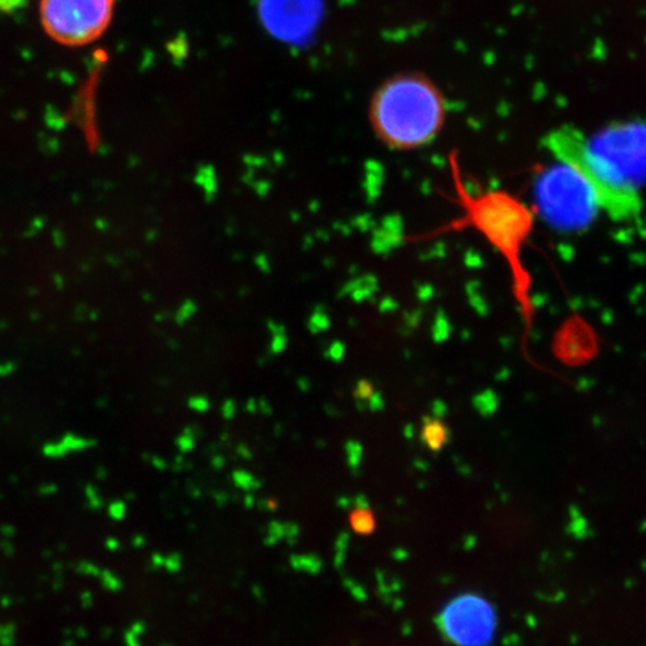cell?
<instances>
[{"instance_id":"cell-8","label":"cell","mask_w":646,"mask_h":646,"mask_svg":"<svg viewBox=\"0 0 646 646\" xmlns=\"http://www.w3.org/2000/svg\"><path fill=\"white\" fill-rule=\"evenodd\" d=\"M349 522L352 530L356 534H361V536H370L371 533L376 531V516L370 509H365V507H356L355 510H352Z\"/></svg>"},{"instance_id":"cell-4","label":"cell","mask_w":646,"mask_h":646,"mask_svg":"<svg viewBox=\"0 0 646 646\" xmlns=\"http://www.w3.org/2000/svg\"><path fill=\"white\" fill-rule=\"evenodd\" d=\"M536 198L543 219L555 228H585L600 210L587 181L561 162L540 175Z\"/></svg>"},{"instance_id":"cell-6","label":"cell","mask_w":646,"mask_h":646,"mask_svg":"<svg viewBox=\"0 0 646 646\" xmlns=\"http://www.w3.org/2000/svg\"><path fill=\"white\" fill-rule=\"evenodd\" d=\"M495 626L494 609L478 596L458 597L442 614L443 633L457 646L491 644Z\"/></svg>"},{"instance_id":"cell-1","label":"cell","mask_w":646,"mask_h":646,"mask_svg":"<svg viewBox=\"0 0 646 646\" xmlns=\"http://www.w3.org/2000/svg\"><path fill=\"white\" fill-rule=\"evenodd\" d=\"M546 149L575 169L590 186L600 210L614 220H632L642 208L646 186V122H615L585 137L573 126L546 135Z\"/></svg>"},{"instance_id":"cell-2","label":"cell","mask_w":646,"mask_h":646,"mask_svg":"<svg viewBox=\"0 0 646 646\" xmlns=\"http://www.w3.org/2000/svg\"><path fill=\"white\" fill-rule=\"evenodd\" d=\"M451 171L454 178L457 202L461 216L446 225L443 232L475 229L482 235L495 252L506 261L512 277L513 295L521 310L525 325L530 329L533 322L534 307L531 301L533 280L524 267L522 252L534 228V214L524 202L504 190L488 192H469L461 177L460 165L455 155L451 156Z\"/></svg>"},{"instance_id":"cell-5","label":"cell","mask_w":646,"mask_h":646,"mask_svg":"<svg viewBox=\"0 0 646 646\" xmlns=\"http://www.w3.org/2000/svg\"><path fill=\"white\" fill-rule=\"evenodd\" d=\"M116 0H41L45 33L63 47L98 41L113 21Z\"/></svg>"},{"instance_id":"cell-3","label":"cell","mask_w":646,"mask_h":646,"mask_svg":"<svg viewBox=\"0 0 646 646\" xmlns=\"http://www.w3.org/2000/svg\"><path fill=\"white\" fill-rule=\"evenodd\" d=\"M445 96L421 72L388 78L370 102V125L376 137L392 150H415L433 143L446 122Z\"/></svg>"},{"instance_id":"cell-7","label":"cell","mask_w":646,"mask_h":646,"mask_svg":"<svg viewBox=\"0 0 646 646\" xmlns=\"http://www.w3.org/2000/svg\"><path fill=\"white\" fill-rule=\"evenodd\" d=\"M319 6V0H262V20L274 35L294 41L315 26Z\"/></svg>"}]
</instances>
